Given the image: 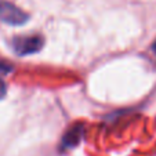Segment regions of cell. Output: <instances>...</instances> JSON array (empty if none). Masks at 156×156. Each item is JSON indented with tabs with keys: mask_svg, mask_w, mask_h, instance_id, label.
<instances>
[{
	"mask_svg": "<svg viewBox=\"0 0 156 156\" xmlns=\"http://www.w3.org/2000/svg\"><path fill=\"white\" fill-rule=\"evenodd\" d=\"M28 20H29V15L18 9L17 6L4 0L0 2V21L9 25H22Z\"/></svg>",
	"mask_w": 156,
	"mask_h": 156,
	"instance_id": "obj_2",
	"label": "cell"
},
{
	"mask_svg": "<svg viewBox=\"0 0 156 156\" xmlns=\"http://www.w3.org/2000/svg\"><path fill=\"white\" fill-rule=\"evenodd\" d=\"M11 71V66L7 64H3V62H0V73H7V72Z\"/></svg>",
	"mask_w": 156,
	"mask_h": 156,
	"instance_id": "obj_4",
	"label": "cell"
},
{
	"mask_svg": "<svg viewBox=\"0 0 156 156\" xmlns=\"http://www.w3.org/2000/svg\"><path fill=\"white\" fill-rule=\"evenodd\" d=\"M6 95V83L0 79V100Z\"/></svg>",
	"mask_w": 156,
	"mask_h": 156,
	"instance_id": "obj_5",
	"label": "cell"
},
{
	"mask_svg": "<svg viewBox=\"0 0 156 156\" xmlns=\"http://www.w3.org/2000/svg\"><path fill=\"white\" fill-rule=\"evenodd\" d=\"M152 48H153V51H155V54H156V40L153 41V46H152Z\"/></svg>",
	"mask_w": 156,
	"mask_h": 156,
	"instance_id": "obj_6",
	"label": "cell"
},
{
	"mask_svg": "<svg viewBox=\"0 0 156 156\" xmlns=\"http://www.w3.org/2000/svg\"><path fill=\"white\" fill-rule=\"evenodd\" d=\"M41 47H43V37L40 35L17 36L12 39V48L18 55L37 53L41 50Z\"/></svg>",
	"mask_w": 156,
	"mask_h": 156,
	"instance_id": "obj_1",
	"label": "cell"
},
{
	"mask_svg": "<svg viewBox=\"0 0 156 156\" xmlns=\"http://www.w3.org/2000/svg\"><path fill=\"white\" fill-rule=\"evenodd\" d=\"M83 133H84V126H83V124H76V126H73L65 134L64 140H62V147L64 148L76 147V145L79 144L80 138L83 137Z\"/></svg>",
	"mask_w": 156,
	"mask_h": 156,
	"instance_id": "obj_3",
	"label": "cell"
}]
</instances>
